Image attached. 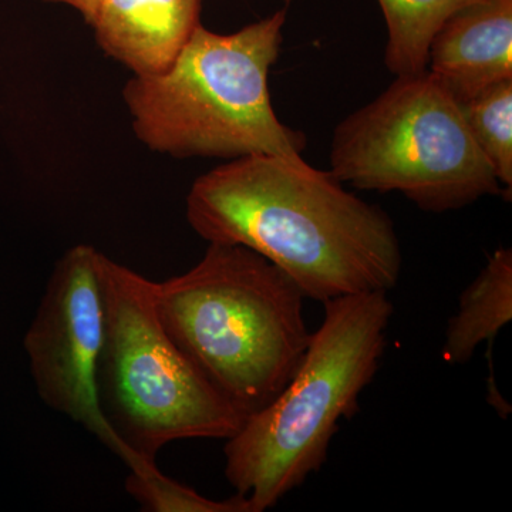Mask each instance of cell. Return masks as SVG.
I'll return each mask as SVG.
<instances>
[{"label": "cell", "mask_w": 512, "mask_h": 512, "mask_svg": "<svg viewBox=\"0 0 512 512\" xmlns=\"http://www.w3.org/2000/svg\"><path fill=\"white\" fill-rule=\"evenodd\" d=\"M103 291L100 402L130 453V473L157 467V454L173 441L234 436L247 417L207 382L165 332L154 282L104 255Z\"/></svg>", "instance_id": "5"}, {"label": "cell", "mask_w": 512, "mask_h": 512, "mask_svg": "<svg viewBox=\"0 0 512 512\" xmlns=\"http://www.w3.org/2000/svg\"><path fill=\"white\" fill-rule=\"evenodd\" d=\"M323 309L291 380L225 440V477L252 512L275 507L320 471L340 420L355 416L379 372L394 311L387 292L340 296Z\"/></svg>", "instance_id": "3"}, {"label": "cell", "mask_w": 512, "mask_h": 512, "mask_svg": "<svg viewBox=\"0 0 512 512\" xmlns=\"http://www.w3.org/2000/svg\"><path fill=\"white\" fill-rule=\"evenodd\" d=\"M330 171L362 191L400 192L427 212L505 195L458 101L429 72L396 77L333 131Z\"/></svg>", "instance_id": "6"}, {"label": "cell", "mask_w": 512, "mask_h": 512, "mask_svg": "<svg viewBox=\"0 0 512 512\" xmlns=\"http://www.w3.org/2000/svg\"><path fill=\"white\" fill-rule=\"evenodd\" d=\"M103 258L90 245H76L56 262L23 348L42 402L82 424L128 467L130 453L100 402L99 365L106 336Z\"/></svg>", "instance_id": "7"}, {"label": "cell", "mask_w": 512, "mask_h": 512, "mask_svg": "<svg viewBox=\"0 0 512 512\" xmlns=\"http://www.w3.org/2000/svg\"><path fill=\"white\" fill-rule=\"evenodd\" d=\"M386 20L384 63L396 77L427 72L431 42L458 10L478 0H377Z\"/></svg>", "instance_id": "11"}, {"label": "cell", "mask_w": 512, "mask_h": 512, "mask_svg": "<svg viewBox=\"0 0 512 512\" xmlns=\"http://www.w3.org/2000/svg\"><path fill=\"white\" fill-rule=\"evenodd\" d=\"M185 207L208 244L264 256L313 301L389 292L402 274L390 215L302 156L258 154L218 165L194 181Z\"/></svg>", "instance_id": "1"}, {"label": "cell", "mask_w": 512, "mask_h": 512, "mask_svg": "<svg viewBox=\"0 0 512 512\" xmlns=\"http://www.w3.org/2000/svg\"><path fill=\"white\" fill-rule=\"evenodd\" d=\"M460 104L468 130L498 183L505 198L512 190V79L484 90Z\"/></svg>", "instance_id": "12"}, {"label": "cell", "mask_w": 512, "mask_h": 512, "mask_svg": "<svg viewBox=\"0 0 512 512\" xmlns=\"http://www.w3.org/2000/svg\"><path fill=\"white\" fill-rule=\"evenodd\" d=\"M47 2L63 3V5L76 9L84 20L92 25L103 0H47Z\"/></svg>", "instance_id": "14"}, {"label": "cell", "mask_w": 512, "mask_h": 512, "mask_svg": "<svg viewBox=\"0 0 512 512\" xmlns=\"http://www.w3.org/2000/svg\"><path fill=\"white\" fill-rule=\"evenodd\" d=\"M427 72L463 103L512 79V0L458 10L431 42Z\"/></svg>", "instance_id": "8"}, {"label": "cell", "mask_w": 512, "mask_h": 512, "mask_svg": "<svg viewBox=\"0 0 512 512\" xmlns=\"http://www.w3.org/2000/svg\"><path fill=\"white\" fill-rule=\"evenodd\" d=\"M281 2L286 3V5H291V3L295 2V0H281Z\"/></svg>", "instance_id": "15"}, {"label": "cell", "mask_w": 512, "mask_h": 512, "mask_svg": "<svg viewBox=\"0 0 512 512\" xmlns=\"http://www.w3.org/2000/svg\"><path fill=\"white\" fill-rule=\"evenodd\" d=\"M127 493L148 512H252L247 498L235 494L228 500H211L173 478L158 467L144 473H130Z\"/></svg>", "instance_id": "13"}, {"label": "cell", "mask_w": 512, "mask_h": 512, "mask_svg": "<svg viewBox=\"0 0 512 512\" xmlns=\"http://www.w3.org/2000/svg\"><path fill=\"white\" fill-rule=\"evenodd\" d=\"M512 319V249L498 248L464 289L448 320L444 359L463 365L484 342H493Z\"/></svg>", "instance_id": "10"}, {"label": "cell", "mask_w": 512, "mask_h": 512, "mask_svg": "<svg viewBox=\"0 0 512 512\" xmlns=\"http://www.w3.org/2000/svg\"><path fill=\"white\" fill-rule=\"evenodd\" d=\"M286 10L221 35L200 25L163 73L133 76L123 100L138 141L175 158L302 156L305 134L276 116L269 73Z\"/></svg>", "instance_id": "4"}, {"label": "cell", "mask_w": 512, "mask_h": 512, "mask_svg": "<svg viewBox=\"0 0 512 512\" xmlns=\"http://www.w3.org/2000/svg\"><path fill=\"white\" fill-rule=\"evenodd\" d=\"M305 299L284 271L241 245L210 244L190 271L154 282L165 332L245 417L298 369L311 339Z\"/></svg>", "instance_id": "2"}, {"label": "cell", "mask_w": 512, "mask_h": 512, "mask_svg": "<svg viewBox=\"0 0 512 512\" xmlns=\"http://www.w3.org/2000/svg\"><path fill=\"white\" fill-rule=\"evenodd\" d=\"M202 0H103L92 28L97 45L133 76L163 73L201 25Z\"/></svg>", "instance_id": "9"}]
</instances>
